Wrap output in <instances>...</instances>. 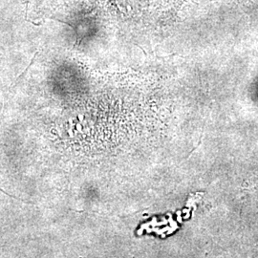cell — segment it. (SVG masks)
Listing matches in <instances>:
<instances>
[{"mask_svg":"<svg viewBox=\"0 0 258 258\" xmlns=\"http://www.w3.org/2000/svg\"><path fill=\"white\" fill-rule=\"evenodd\" d=\"M38 53H39V52H38V51H37V52H36V54H34V56H33V59H32V60H31V62H30V64L28 65V67H27V68L25 69V70H24V71H23V73H22V74H21V75H19V76H17V78H16V80H15V82H16V81H17V80H18L19 79H20V78H21V76H24V75L26 74V73H27V71H28V70H29V69H30L31 67H32V65H33V63L34 62V60H36V56H37V55H38Z\"/></svg>","mask_w":258,"mask_h":258,"instance_id":"6da1fadb","label":"cell"},{"mask_svg":"<svg viewBox=\"0 0 258 258\" xmlns=\"http://www.w3.org/2000/svg\"><path fill=\"white\" fill-rule=\"evenodd\" d=\"M76 130H78V132H79V133H80V134H84V133H83V130H82V125H81V124H80L79 121L76 124Z\"/></svg>","mask_w":258,"mask_h":258,"instance_id":"7a4b0ae2","label":"cell"},{"mask_svg":"<svg viewBox=\"0 0 258 258\" xmlns=\"http://www.w3.org/2000/svg\"><path fill=\"white\" fill-rule=\"evenodd\" d=\"M78 119H79V121L80 124H82V121L84 120V115L83 114H79V116H78Z\"/></svg>","mask_w":258,"mask_h":258,"instance_id":"3957f363","label":"cell"},{"mask_svg":"<svg viewBox=\"0 0 258 258\" xmlns=\"http://www.w3.org/2000/svg\"><path fill=\"white\" fill-rule=\"evenodd\" d=\"M67 132H68L69 137H70V138H73V131H72V128H69V129L67 130Z\"/></svg>","mask_w":258,"mask_h":258,"instance_id":"277c9868","label":"cell"},{"mask_svg":"<svg viewBox=\"0 0 258 258\" xmlns=\"http://www.w3.org/2000/svg\"><path fill=\"white\" fill-rule=\"evenodd\" d=\"M69 124H70V128H72V129H73V128L75 127V126L73 125V122H72V118H70V119H69Z\"/></svg>","mask_w":258,"mask_h":258,"instance_id":"5b68a950","label":"cell"},{"mask_svg":"<svg viewBox=\"0 0 258 258\" xmlns=\"http://www.w3.org/2000/svg\"><path fill=\"white\" fill-rule=\"evenodd\" d=\"M118 102H119V106H120V110H121V99H119V101H118Z\"/></svg>","mask_w":258,"mask_h":258,"instance_id":"8992f818","label":"cell"}]
</instances>
